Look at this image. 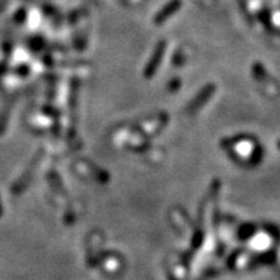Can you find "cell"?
<instances>
[{
  "mask_svg": "<svg viewBox=\"0 0 280 280\" xmlns=\"http://www.w3.org/2000/svg\"><path fill=\"white\" fill-rule=\"evenodd\" d=\"M165 48H166V43H165L164 40H161V42L157 45V47L155 48V52H153L152 57L149 58V62H148L147 68L144 69L145 77L149 78L155 74L157 68L160 67V62H161L162 56H164V52H165Z\"/></svg>",
  "mask_w": 280,
  "mask_h": 280,
  "instance_id": "1",
  "label": "cell"
},
{
  "mask_svg": "<svg viewBox=\"0 0 280 280\" xmlns=\"http://www.w3.org/2000/svg\"><path fill=\"white\" fill-rule=\"evenodd\" d=\"M181 6H182L181 0H171V2H170L169 4H166L161 11L158 12L157 16L155 17L156 25H161V24H164L170 16H173L175 12H178V9L181 8Z\"/></svg>",
  "mask_w": 280,
  "mask_h": 280,
  "instance_id": "2",
  "label": "cell"
}]
</instances>
